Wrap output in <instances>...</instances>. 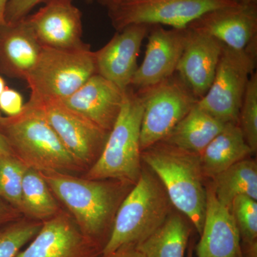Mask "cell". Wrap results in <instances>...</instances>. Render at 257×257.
<instances>
[{
    "instance_id": "33",
    "label": "cell",
    "mask_w": 257,
    "mask_h": 257,
    "mask_svg": "<svg viewBox=\"0 0 257 257\" xmlns=\"http://www.w3.org/2000/svg\"><path fill=\"white\" fill-rule=\"evenodd\" d=\"M13 155L11 149L7 143L6 140L3 138V135L0 133V156L1 155Z\"/></svg>"
},
{
    "instance_id": "17",
    "label": "cell",
    "mask_w": 257,
    "mask_h": 257,
    "mask_svg": "<svg viewBox=\"0 0 257 257\" xmlns=\"http://www.w3.org/2000/svg\"><path fill=\"white\" fill-rule=\"evenodd\" d=\"M188 28V36L176 73L199 100L210 87L223 45L209 35Z\"/></svg>"
},
{
    "instance_id": "21",
    "label": "cell",
    "mask_w": 257,
    "mask_h": 257,
    "mask_svg": "<svg viewBox=\"0 0 257 257\" xmlns=\"http://www.w3.org/2000/svg\"><path fill=\"white\" fill-rule=\"evenodd\" d=\"M224 125L196 104L162 141L200 155Z\"/></svg>"
},
{
    "instance_id": "39",
    "label": "cell",
    "mask_w": 257,
    "mask_h": 257,
    "mask_svg": "<svg viewBox=\"0 0 257 257\" xmlns=\"http://www.w3.org/2000/svg\"><path fill=\"white\" fill-rule=\"evenodd\" d=\"M132 1H138V0H121L120 3H122V2H132Z\"/></svg>"
},
{
    "instance_id": "11",
    "label": "cell",
    "mask_w": 257,
    "mask_h": 257,
    "mask_svg": "<svg viewBox=\"0 0 257 257\" xmlns=\"http://www.w3.org/2000/svg\"><path fill=\"white\" fill-rule=\"evenodd\" d=\"M103 248L83 234L69 212L61 209L42 222L28 247L15 257H99Z\"/></svg>"
},
{
    "instance_id": "12",
    "label": "cell",
    "mask_w": 257,
    "mask_h": 257,
    "mask_svg": "<svg viewBox=\"0 0 257 257\" xmlns=\"http://www.w3.org/2000/svg\"><path fill=\"white\" fill-rule=\"evenodd\" d=\"M188 28L165 29L151 25L143 63L138 67L130 87L141 90L156 85L176 73L183 52Z\"/></svg>"
},
{
    "instance_id": "25",
    "label": "cell",
    "mask_w": 257,
    "mask_h": 257,
    "mask_svg": "<svg viewBox=\"0 0 257 257\" xmlns=\"http://www.w3.org/2000/svg\"><path fill=\"white\" fill-rule=\"evenodd\" d=\"M230 211L239 231L243 257H257V202L247 196H238Z\"/></svg>"
},
{
    "instance_id": "9",
    "label": "cell",
    "mask_w": 257,
    "mask_h": 257,
    "mask_svg": "<svg viewBox=\"0 0 257 257\" xmlns=\"http://www.w3.org/2000/svg\"><path fill=\"white\" fill-rule=\"evenodd\" d=\"M236 5L232 0H138L108 10L116 31L136 24L183 29L208 12Z\"/></svg>"
},
{
    "instance_id": "29",
    "label": "cell",
    "mask_w": 257,
    "mask_h": 257,
    "mask_svg": "<svg viewBox=\"0 0 257 257\" xmlns=\"http://www.w3.org/2000/svg\"><path fill=\"white\" fill-rule=\"evenodd\" d=\"M48 1L50 0H9L5 12V21L11 23L23 20L37 5Z\"/></svg>"
},
{
    "instance_id": "35",
    "label": "cell",
    "mask_w": 257,
    "mask_h": 257,
    "mask_svg": "<svg viewBox=\"0 0 257 257\" xmlns=\"http://www.w3.org/2000/svg\"><path fill=\"white\" fill-rule=\"evenodd\" d=\"M88 1L96 2V3L106 7L108 10H109L119 5L121 0H88Z\"/></svg>"
},
{
    "instance_id": "34",
    "label": "cell",
    "mask_w": 257,
    "mask_h": 257,
    "mask_svg": "<svg viewBox=\"0 0 257 257\" xmlns=\"http://www.w3.org/2000/svg\"><path fill=\"white\" fill-rule=\"evenodd\" d=\"M9 0H0V28L6 23L5 21V12Z\"/></svg>"
},
{
    "instance_id": "36",
    "label": "cell",
    "mask_w": 257,
    "mask_h": 257,
    "mask_svg": "<svg viewBox=\"0 0 257 257\" xmlns=\"http://www.w3.org/2000/svg\"><path fill=\"white\" fill-rule=\"evenodd\" d=\"M194 245H195L194 240L193 239H190L188 248H187V253H186V257H194Z\"/></svg>"
},
{
    "instance_id": "2",
    "label": "cell",
    "mask_w": 257,
    "mask_h": 257,
    "mask_svg": "<svg viewBox=\"0 0 257 257\" xmlns=\"http://www.w3.org/2000/svg\"><path fill=\"white\" fill-rule=\"evenodd\" d=\"M141 158L160 179L172 206L199 236L207 207L200 155L161 141L142 151Z\"/></svg>"
},
{
    "instance_id": "27",
    "label": "cell",
    "mask_w": 257,
    "mask_h": 257,
    "mask_svg": "<svg viewBox=\"0 0 257 257\" xmlns=\"http://www.w3.org/2000/svg\"><path fill=\"white\" fill-rule=\"evenodd\" d=\"M42 221L23 216L0 226V257H15L40 231Z\"/></svg>"
},
{
    "instance_id": "4",
    "label": "cell",
    "mask_w": 257,
    "mask_h": 257,
    "mask_svg": "<svg viewBox=\"0 0 257 257\" xmlns=\"http://www.w3.org/2000/svg\"><path fill=\"white\" fill-rule=\"evenodd\" d=\"M172 211V202L160 179L143 167L140 179L116 211L102 254L126 246L136 247L165 222Z\"/></svg>"
},
{
    "instance_id": "38",
    "label": "cell",
    "mask_w": 257,
    "mask_h": 257,
    "mask_svg": "<svg viewBox=\"0 0 257 257\" xmlns=\"http://www.w3.org/2000/svg\"><path fill=\"white\" fill-rule=\"evenodd\" d=\"M6 87V83H5L4 79L0 76V94L4 91Z\"/></svg>"
},
{
    "instance_id": "32",
    "label": "cell",
    "mask_w": 257,
    "mask_h": 257,
    "mask_svg": "<svg viewBox=\"0 0 257 257\" xmlns=\"http://www.w3.org/2000/svg\"><path fill=\"white\" fill-rule=\"evenodd\" d=\"M99 257H146L136 247L126 246L120 248L112 252L101 254Z\"/></svg>"
},
{
    "instance_id": "16",
    "label": "cell",
    "mask_w": 257,
    "mask_h": 257,
    "mask_svg": "<svg viewBox=\"0 0 257 257\" xmlns=\"http://www.w3.org/2000/svg\"><path fill=\"white\" fill-rule=\"evenodd\" d=\"M124 92L99 74H95L72 95L60 101L109 133L121 111Z\"/></svg>"
},
{
    "instance_id": "31",
    "label": "cell",
    "mask_w": 257,
    "mask_h": 257,
    "mask_svg": "<svg viewBox=\"0 0 257 257\" xmlns=\"http://www.w3.org/2000/svg\"><path fill=\"white\" fill-rule=\"evenodd\" d=\"M21 213L0 198V226L23 217Z\"/></svg>"
},
{
    "instance_id": "5",
    "label": "cell",
    "mask_w": 257,
    "mask_h": 257,
    "mask_svg": "<svg viewBox=\"0 0 257 257\" xmlns=\"http://www.w3.org/2000/svg\"><path fill=\"white\" fill-rule=\"evenodd\" d=\"M143 105L138 92L132 87L125 90L119 116L109 132L104 148L84 177L114 179L133 184L141 175L140 130Z\"/></svg>"
},
{
    "instance_id": "30",
    "label": "cell",
    "mask_w": 257,
    "mask_h": 257,
    "mask_svg": "<svg viewBox=\"0 0 257 257\" xmlns=\"http://www.w3.org/2000/svg\"><path fill=\"white\" fill-rule=\"evenodd\" d=\"M23 96L20 92L7 87L0 94V111L7 116H13L20 114L23 109Z\"/></svg>"
},
{
    "instance_id": "20",
    "label": "cell",
    "mask_w": 257,
    "mask_h": 257,
    "mask_svg": "<svg viewBox=\"0 0 257 257\" xmlns=\"http://www.w3.org/2000/svg\"><path fill=\"white\" fill-rule=\"evenodd\" d=\"M253 155L241 128L236 123H226L200 155L203 175L213 179L234 164Z\"/></svg>"
},
{
    "instance_id": "26",
    "label": "cell",
    "mask_w": 257,
    "mask_h": 257,
    "mask_svg": "<svg viewBox=\"0 0 257 257\" xmlns=\"http://www.w3.org/2000/svg\"><path fill=\"white\" fill-rule=\"evenodd\" d=\"M28 168L15 155L0 156V198L21 214L23 179Z\"/></svg>"
},
{
    "instance_id": "13",
    "label": "cell",
    "mask_w": 257,
    "mask_h": 257,
    "mask_svg": "<svg viewBox=\"0 0 257 257\" xmlns=\"http://www.w3.org/2000/svg\"><path fill=\"white\" fill-rule=\"evenodd\" d=\"M150 27L136 24L116 31L104 47L94 52L96 73L124 92L138 69L140 48Z\"/></svg>"
},
{
    "instance_id": "19",
    "label": "cell",
    "mask_w": 257,
    "mask_h": 257,
    "mask_svg": "<svg viewBox=\"0 0 257 257\" xmlns=\"http://www.w3.org/2000/svg\"><path fill=\"white\" fill-rule=\"evenodd\" d=\"M42 48L27 18L5 23L0 28V72L10 78L25 80Z\"/></svg>"
},
{
    "instance_id": "7",
    "label": "cell",
    "mask_w": 257,
    "mask_h": 257,
    "mask_svg": "<svg viewBox=\"0 0 257 257\" xmlns=\"http://www.w3.org/2000/svg\"><path fill=\"white\" fill-rule=\"evenodd\" d=\"M257 42L243 50L223 46L210 87L197 104L221 122H239L240 108L256 68Z\"/></svg>"
},
{
    "instance_id": "15",
    "label": "cell",
    "mask_w": 257,
    "mask_h": 257,
    "mask_svg": "<svg viewBox=\"0 0 257 257\" xmlns=\"http://www.w3.org/2000/svg\"><path fill=\"white\" fill-rule=\"evenodd\" d=\"M187 28L209 35L230 48L245 50L257 42V5H236L211 10Z\"/></svg>"
},
{
    "instance_id": "24",
    "label": "cell",
    "mask_w": 257,
    "mask_h": 257,
    "mask_svg": "<svg viewBox=\"0 0 257 257\" xmlns=\"http://www.w3.org/2000/svg\"><path fill=\"white\" fill-rule=\"evenodd\" d=\"M61 209L41 173L28 168L23 182V216L43 222L55 216Z\"/></svg>"
},
{
    "instance_id": "22",
    "label": "cell",
    "mask_w": 257,
    "mask_h": 257,
    "mask_svg": "<svg viewBox=\"0 0 257 257\" xmlns=\"http://www.w3.org/2000/svg\"><path fill=\"white\" fill-rule=\"evenodd\" d=\"M193 229L182 213L172 211L165 222L136 248L146 257H186Z\"/></svg>"
},
{
    "instance_id": "8",
    "label": "cell",
    "mask_w": 257,
    "mask_h": 257,
    "mask_svg": "<svg viewBox=\"0 0 257 257\" xmlns=\"http://www.w3.org/2000/svg\"><path fill=\"white\" fill-rule=\"evenodd\" d=\"M136 91L143 105L142 151L165 140L198 101L177 73L156 85Z\"/></svg>"
},
{
    "instance_id": "6",
    "label": "cell",
    "mask_w": 257,
    "mask_h": 257,
    "mask_svg": "<svg viewBox=\"0 0 257 257\" xmlns=\"http://www.w3.org/2000/svg\"><path fill=\"white\" fill-rule=\"evenodd\" d=\"M95 74V53L89 45L76 50L42 47L36 64L25 79L31 90L29 101L62 100Z\"/></svg>"
},
{
    "instance_id": "23",
    "label": "cell",
    "mask_w": 257,
    "mask_h": 257,
    "mask_svg": "<svg viewBox=\"0 0 257 257\" xmlns=\"http://www.w3.org/2000/svg\"><path fill=\"white\" fill-rule=\"evenodd\" d=\"M211 182L216 197L230 210L238 196H247L257 201L256 162L245 159L214 177Z\"/></svg>"
},
{
    "instance_id": "28",
    "label": "cell",
    "mask_w": 257,
    "mask_h": 257,
    "mask_svg": "<svg viewBox=\"0 0 257 257\" xmlns=\"http://www.w3.org/2000/svg\"><path fill=\"white\" fill-rule=\"evenodd\" d=\"M239 127L253 155L257 151V73L250 77L239 115Z\"/></svg>"
},
{
    "instance_id": "3",
    "label": "cell",
    "mask_w": 257,
    "mask_h": 257,
    "mask_svg": "<svg viewBox=\"0 0 257 257\" xmlns=\"http://www.w3.org/2000/svg\"><path fill=\"white\" fill-rule=\"evenodd\" d=\"M0 133L13 155L29 168L64 173L83 170L42 111L28 101L15 116H4L0 111Z\"/></svg>"
},
{
    "instance_id": "10",
    "label": "cell",
    "mask_w": 257,
    "mask_h": 257,
    "mask_svg": "<svg viewBox=\"0 0 257 257\" xmlns=\"http://www.w3.org/2000/svg\"><path fill=\"white\" fill-rule=\"evenodd\" d=\"M28 102L42 111L49 124L83 170L89 169L96 162L109 133L71 110L60 101Z\"/></svg>"
},
{
    "instance_id": "37",
    "label": "cell",
    "mask_w": 257,
    "mask_h": 257,
    "mask_svg": "<svg viewBox=\"0 0 257 257\" xmlns=\"http://www.w3.org/2000/svg\"><path fill=\"white\" fill-rule=\"evenodd\" d=\"M236 5H257V0H232Z\"/></svg>"
},
{
    "instance_id": "14",
    "label": "cell",
    "mask_w": 257,
    "mask_h": 257,
    "mask_svg": "<svg viewBox=\"0 0 257 257\" xmlns=\"http://www.w3.org/2000/svg\"><path fill=\"white\" fill-rule=\"evenodd\" d=\"M27 17L42 47L63 50L83 48L82 16L71 0H50Z\"/></svg>"
},
{
    "instance_id": "1",
    "label": "cell",
    "mask_w": 257,
    "mask_h": 257,
    "mask_svg": "<svg viewBox=\"0 0 257 257\" xmlns=\"http://www.w3.org/2000/svg\"><path fill=\"white\" fill-rule=\"evenodd\" d=\"M40 172L83 234L104 248L116 211L133 184L114 179L79 178L64 172Z\"/></svg>"
},
{
    "instance_id": "18",
    "label": "cell",
    "mask_w": 257,
    "mask_h": 257,
    "mask_svg": "<svg viewBox=\"0 0 257 257\" xmlns=\"http://www.w3.org/2000/svg\"><path fill=\"white\" fill-rule=\"evenodd\" d=\"M207 189V207L197 257H243L237 226L229 209L218 201L211 183Z\"/></svg>"
}]
</instances>
